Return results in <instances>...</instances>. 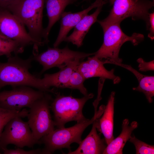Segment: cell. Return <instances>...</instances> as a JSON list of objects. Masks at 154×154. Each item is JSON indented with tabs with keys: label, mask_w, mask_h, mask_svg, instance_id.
<instances>
[{
	"label": "cell",
	"mask_w": 154,
	"mask_h": 154,
	"mask_svg": "<svg viewBox=\"0 0 154 154\" xmlns=\"http://www.w3.org/2000/svg\"><path fill=\"white\" fill-rule=\"evenodd\" d=\"M97 21L103 29L104 41L100 48L95 52L94 56L101 60L105 59V64L122 63V60L119 55L122 45L130 41L134 45H137L144 38L143 35L139 33H134L131 36L126 35L120 28L121 23H108L102 20Z\"/></svg>",
	"instance_id": "obj_1"
},
{
	"label": "cell",
	"mask_w": 154,
	"mask_h": 154,
	"mask_svg": "<svg viewBox=\"0 0 154 154\" xmlns=\"http://www.w3.org/2000/svg\"><path fill=\"white\" fill-rule=\"evenodd\" d=\"M32 60V56L23 59L15 54L8 58L6 62H0V90L7 85L12 87L27 86L45 92L41 78L29 71Z\"/></svg>",
	"instance_id": "obj_2"
},
{
	"label": "cell",
	"mask_w": 154,
	"mask_h": 154,
	"mask_svg": "<svg viewBox=\"0 0 154 154\" xmlns=\"http://www.w3.org/2000/svg\"><path fill=\"white\" fill-rule=\"evenodd\" d=\"M104 109L100 107L96 114L90 119L77 123L69 127L58 128L39 140V144H43L42 149L45 154H51L57 150L67 148L70 151V145L76 143L79 144L82 140L81 137L85 129L92 123L96 119L99 118L103 114Z\"/></svg>",
	"instance_id": "obj_3"
},
{
	"label": "cell",
	"mask_w": 154,
	"mask_h": 154,
	"mask_svg": "<svg viewBox=\"0 0 154 154\" xmlns=\"http://www.w3.org/2000/svg\"><path fill=\"white\" fill-rule=\"evenodd\" d=\"M45 0H17L7 10L27 27L29 33L39 46L43 42V11Z\"/></svg>",
	"instance_id": "obj_4"
},
{
	"label": "cell",
	"mask_w": 154,
	"mask_h": 154,
	"mask_svg": "<svg viewBox=\"0 0 154 154\" xmlns=\"http://www.w3.org/2000/svg\"><path fill=\"white\" fill-rule=\"evenodd\" d=\"M94 96L93 94L90 93L82 98H76L71 96L57 94L50 104L55 126L58 128H62L69 121H74L80 123L87 120L88 119L83 114V108L87 101Z\"/></svg>",
	"instance_id": "obj_5"
},
{
	"label": "cell",
	"mask_w": 154,
	"mask_h": 154,
	"mask_svg": "<svg viewBox=\"0 0 154 154\" xmlns=\"http://www.w3.org/2000/svg\"><path fill=\"white\" fill-rule=\"evenodd\" d=\"M52 99L51 96L46 92L43 97L35 101L28 110L27 122L39 143L41 138L55 129L50 111Z\"/></svg>",
	"instance_id": "obj_6"
},
{
	"label": "cell",
	"mask_w": 154,
	"mask_h": 154,
	"mask_svg": "<svg viewBox=\"0 0 154 154\" xmlns=\"http://www.w3.org/2000/svg\"><path fill=\"white\" fill-rule=\"evenodd\" d=\"M109 15L102 21L111 23H121L131 17L133 19H142L149 24V11L154 5L149 0H115Z\"/></svg>",
	"instance_id": "obj_7"
},
{
	"label": "cell",
	"mask_w": 154,
	"mask_h": 154,
	"mask_svg": "<svg viewBox=\"0 0 154 154\" xmlns=\"http://www.w3.org/2000/svg\"><path fill=\"white\" fill-rule=\"evenodd\" d=\"M39 144L34 136L27 121L22 117H15L11 119L4 127L0 139V149L7 147L10 144L17 147L32 148Z\"/></svg>",
	"instance_id": "obj_8"
},
{
	"label": "cell",
	"mask_w": 154,
	"mask_h": 154,
	"mask_svg": "<svg viewBox=\"0 0 154 154\" xmlns=\"http://www.w3.org/2000/svg\"><path fill=\"white\" fill-rule=\"evenodd\" d=\"M94 54L95 52L88 53L73 51L66 46L62 49L57 47L49 48L47 50L40 54H34L32 57L33 60L37 61L42 66L43 68L40 72L42 74L54 67L62 69L75 60H82Z\"/></svg>",
	"instance_id": "obj_9"
},
{
	"label": "cell",
	"mask_w": 154,
	"mask_h": 154,
	"mask_svg": "<svg viewBox=\"0 0 154 154\" xmlns=\"http://www.w3.org/2000/svg\"><path fill=\"white\" fill-rule=\"evenodd\" d=\"M46 92L27 86L12 87L11 90L0 92V107L14 110H21L26 107L29 108Z\"/></svg>",
	"instance_id": "obj_10"
},
{
	"label": "cell",
	"mask_w": 154,
	"mask_h": 154,
	"mask_svg": "<svg viewBox=\"0 0 154 154\" xmlns=\"http://www.w3.org/2000/svg\"><path fill=\"white\" fill-rule=\"evenodd\" d=\"M25 25L9 11L0 10V35L15 41L23 47L33 45L37 52V42L26 31Z\"/></svg>",
	"instance_id": "obj_11"
},
{
	"label": "cell",
	"mask_w": 154,
	"mask_h": 154,
	"mask_svg": "<svg viewBox=\"0 0 154 154\" xmlns=\"http://www.w3.org/2000/svg\"><path fill=\"white\" fill-rule=\"evenodd\" d=\"M105 64L104 60H100L94 56L92 57L89 56L87 60L80 62L77 70L86 79L92 77H100L112 80L114 84L119 83L121 79L114 74V69L107 70L104 66Z\"/></svg>",
	"instance_id": "obj_12"
},
{
	"label": "cell",
	"mask_w": 154,
	"mask_h": 154,
	"mask_svg": "<svg viewBox=\"0 0 154 154\" xmlns=\"http://www.w3.org/2000/svg\"><path fill=\"white\" fill-rule=\"evenodd\" d=\"M105 1L96 0L88 8L79 12L72 13L70 11H64L61 15L60 29L57 38L53 44L54 47H57L62 41H64L69 31L74 27L90 11L97 8Z\"/></svg>",
	"instance_id": "obj_13"
},
{
	"label": "cell",
	"mask_w": 154,
	"mask_h": 154,
	"mask_svg": "<svg viewBox=\"0 0 154 154\" xmlns=\"http://www.w3.org/2000/svg\"><path fill=\"white\" fill-rule=\"evenodd\" d=\"M99 118L93 122L90 131L86 137L82 141L78 148L73 151H69L68 154L103 153L107 144L105 139H102L97 132Z\"/></svg>",
	"instance_id": "obj_14"
},
{
	"label": "cell",
	"mask_w": 154,
	"mask_h": 154,
	"mask_svg": "<svg viewBox=\"0 0 154 154\" xmlns=\"http://www.w3.org/2000/svg\"><path fill=\"white\" fill-rule=\"evenodd\" d=\"M81 61L80 59L76 60L57 72L44 74L43 78L41 80L45 92L54 93V91L50 89V87L60 88L67 82L71 74L76 69Z\"/></svg>",
	"instance_id": "obj_15"
},
{
	"label": "cell",
	"mask_w": 154,
	"mask_h": 154,
	"mask_svg": "<svg viewBox=\"0 0 154 154\" xmlns=\"http://www.w3.org/2000/svg\"><path fill=\"white\" fill-rule=\"evenodd\" d=\"M106 1L97 7L95 11L90 15L84 16L74 27L72 33L67 36L64 41L71 42L79 48L83 44L84 38L91 26L97 21V18Z\"/></svg>",
	"instance_id": "obj_16"
},
{
	"label": "cell",
	"mask_w": 154,
	"mask_h": 154,
	"mask_svg": "<svg viewBox=\"0 0 154 154\" xmlns=\"http://www.w3.org/2000/svg\"><path fill=\"white\" fill-rule=\"evenodd\" d=\"M77 0H45L48 23L47 27L43 30V38L44 44L49 42L48 36L50 30L55 23L61 18L66 7Z\"/></svg>",
	"instance_id": "obj_17"
},
{
	"label": "cell",
	"mask_w": 154,
	"mask_h": 154,
	"mask_svg": "<svg viewBox=\"0 0 154 154\" xmlns=\"http://www.w3.org/2000/svg\"><path fill=\"white\" fill-rule=\"evenodd\" d=\"M115 92H111L102 116L99 119L97 128L104 137L107 145L114 139L113 136L114 101Z\"/></svg>",
	"instance_id": "obj_18"
},
{
	"label": "cell",
	"mask_w": 154,
	"mask_h": 154,
	"mask_svg": "<svg viewBox=\"0 0 154 154\" xmlns=\"http://www.w3.org/2000/svg\"><path fill=\"white\" fill-rule=\"evenodd\" d=\"M128 119L123 120L122 124V130L120 134L114 139L104 150L103 154H122L123 149L127 141L131 136L133 131L138 126L137 121L132 122L129 125Z\"/></svg>",
	"instance_id": "obj_19"
},
{
	"label": "cell",
	"mask_w": 154,
	"mask_h": 154,
	"mask_svg": "<svg viewBox=\"0 0 154 154\" xmlns=\"http://www.w3.org/2000/svg\"><path fill=\"white\" fill-rule=\"evenodd\" d=\"M126 69L132 72L137 80L139 85L137 87L133 88L134 90L142 92L145 95L149 103L153 101L154 96V76L144 75L132 68L131 66L122 63L114 64Z\"/></svg>",
	"instance_id": "obj_20"
},
{
	"label": "cell",
	"mask_w": 154,
	"mask_h": 154,
	"mask_svg": "<svg viewBox=\"0 0 154 154\" xmlns=\"http://www.w3.org/2000/svg\"><path fill=\"white\" fill-rule=\"evenodd\" d=\"M24 48L16 42L0 35V56L5 55L8 58L12 53L17 55L22 53Z\"/></svg>",
	"instance_id": "obj_21"
},
{
	"label": "cell",
	"mask_w": 154,
	"mask_h": 154,
	"mask_svg": "<svg viewBox=\"0 0 154 154\" xmlns=\"http://www.w3.org/2000/svg\"><path fill=\"white\" fill-rule=\"evenodd\" d=\"M85 80L83 76L76 69L71 74L67 82L60 88L77 89L83 95L86 96L88 94L84 85Z\"/></svg>",
	"instance_id": "obj_22"
},
{
	"label": "cell",
	"mask_w": 154,
	"mask_h": 154,
	"mask_svg": "<svg viewBox=\"0 0 154 154\" xmlns=\"http://www.w3.org/2000/svg\"><path fill=\"white\" fill-rule=\"evenodd\" d=\"M28 114V110L25 108L21 110H14L0 107V139L5 127L11 119L17 116L22 118L27 117Z\"/></svg>",
	"instance_id": "obj_23"
},
{
	"label": "cell",
	"mask_w": 154,
	"mask_h": 154,
	"mask_svg": "<svg viewBox=\"0 0 154 154\" xmlns=\"http://www.w3.org/2000/svg\"><path fill=\"white\" fill-rule=\"evenodd\" d=\"M129 141L134 145L136 154L154 153V146L146 143L137 139L134 135L131 136Z\"/></svg>",
	"instance_id": "obj_24"
},
{
	"label": "cell",
	"mask_w": 154,
	"mask_h": 154,
	"mask_svg": "<svg viewBox=\"0 0 154 154\" xmlns=\"http://www.w3.org/2000/svg\"><path fill=\"white\" fill-rule=\"evenodd\" d=\"M4 154H44L42 149H37L26 151L22 148L17 147L15 149H8L7 147L0 149Z\"/></svg>",
	"instance_id": "obj_25"
},
{
	"label": "cell",
	"mask_w": 154,
	"mask_h": 154,
	"mask_svg": "<svg viewBox=\"0 0 154 154\" xmlns=\"http://www.w3.org/2000/svg\"><path fill=\"white\" fill-rule=\"evenodd\" d=\"M137 62L139 63L138 68L139 70L146 72L154 70V60L149 62H146L142 58H139L137 59Z\"/></svg>",
	"instance_id": "obj_26"
},
{
	"label": "cell",
	"mask_w": 154,
	"mask_h": 154,
	"mask_svg": "<svg viewBox=\"0 0 154 154\" xmlns=\"http://www.w3.org/2000/svg\"><path fill=\"white\" fill-rule=\"evenodd\" d=\"M148 28L149 33L148 37L152 40L154 38V13H149V24Z\"/></svg>",
	"instance_id": "obj_27"
},
{
	"label": "cell",
	"mask_w": 154,
	"mask_h": 154,
	"mask_svg": "<svg viewBox=\"0 0 154 154\" xmlns=\"http://www.w3.org/2000/svg\"><path fill=\"white\" fill-rule=\"evenodd\" d=\"M17 0H0V10H7L9 7Z\"/></svg>",
	"instance_id": "obj_28"
},
{
	"label": "cell",
	"mask_w": 154,
	"mask_h": 154,
	"mask_svg": "<svg viewBox=\"0 0 154 154\" xmlns=\"http://www.w3.org/2000/svg\"><path fill=\"white\" fill-rule=\"evenodd\" d=\"M115 0H109L111 4L113 5Z\"/></svg>",
	"instance_id": "obj_29"
},
{
	"label": "cell",
	"mask_w": 154,
	"mask_h": 154,
	"mask_svg": "<svg viewBox=\"0 0 154 154\" xmlns=\"http://www.w3.org/2000/svg\"><path fill=\"white\" fill-rule=\"evenodd\" d=\"M88 0H83V1H88Z\"/></svg>",
	"instance_id": "obj_30"
},
{
	"label": "cell",
	"mask_w": 154,
	"mask_h": 154,
	"mask_svg": "<svg viewBox=\"0 0 154 154\" xmlns=\"http://www.w3.org/2000/svg\"><path fill=\"white\" fill-rule=\"evenodd\" d=\"M154 0H153V1H154Z\"/></svg>",
	"instance_id": "obj_31"
}]
</instances>
